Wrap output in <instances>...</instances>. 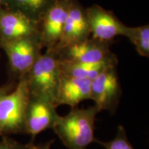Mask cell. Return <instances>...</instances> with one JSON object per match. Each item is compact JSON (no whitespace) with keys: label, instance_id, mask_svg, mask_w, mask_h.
Instances as JSON below:
<instances>
[{"label":"cell","instance_id":"20","mask_svg":"<svg viewBox=\"0 0 149 149\" xmlns=\"http://www.w3.org/2000/svg\"><path fill=\"white\" fill-rule=\"evenodd\" d=\"M5 8L4 0H0V11Z\"/></svg>","mask_w":149,"mask_h":149},{"label":"cell","instance_id":"13","mask_svg":"<svg viewBox=\"0 0 149 149\" xmlns=\"http://www.w3.org/2000/svg\"><path fill=\"white\" fill-rule=\"evenodd\" d=\"M117 62L116 56L97 63L74 62L60 59V67L62 74L93 81L107 68L117 65Z\"/></svg>","mask_w":149,"mask_h":149},{"label":"cell","instance_id":"7","mask_svg":"<svg viewBox=\"0 0 149 149\" xmlns=\"http://www.w3.org/2000/svg\"><path fill=\"white\" fill-rule=\"evenodd\" d=\"M91 37L102 42H113L115 37L122 35L126 26L111 11L99 5L86 8Z\"/></svg>","mask_w":149,"mask_h":149},{"label":"cell","instance_id":"8","mask_svg":"<svg viewBox=\"0 0 149 149\" xmlns=\"http://www.w3.org/2000/svg\"><path fill=\"white\" fill-rule=\"evenodd\" d=\"M71 0H55L40 23V36L46 49H55L62 35Z\"/></svg>","mask_w":149,"mask_h":149},{"label":"cell","instance_id":"15","mask_svg":"<svg viewBox=\"0 0 149 149\" xmlns=\"http://www.w3.org/2000/svg\"><path fill=\"white\" fill-rule=\"evenodd\" d=\"M123 36H125L135 46L136 51L141 57L149 56V26L148 25L137 27L126 26Z\"/></svg>","mask_w":149,"mask_h":149},{"label":"cell","instance_id":"6","mask_svg":"<svg viewBox=\"0 0 149 149\" xmlns=\"http://www.w3.org/2000/svg\"><path fill=\"white\" fill-rule=\"evenodd\" d=\"M59 115L51 102L31 95L25 115L26 133L31 136V141H35L42 132L53 128Z\"/></svg>","mask_w":149,"mask_h":149},{"label":"cell","instance_id":"18","mask_svg":"<svg viewBox=\"0 0 149 149\" xmlns=\"http://www.w3.org/2000/svg\"><path fill=\"white\" fill-rule=\"evenodd\" d=\"M55 141L54 139H51L48 142L44 143V144H35V141H31L29 143H28V149H51L52 144Z\"/></svg>","mask_w":149,"mask_h":149},{"label":"cell","instance_id":"12","mask_svg":"<svg viewBox=\"0 0 149 149\" xmlns=\"http://www.w3.org/2000/svg\"><path fill=\"white\" fill-rule=\"evenodd\" d=\"M91 81L61 74L56 97L57 107L67 105L72 109L77 107L80 102L91 100Z\"/></svg>","mask_w":149,"mask_h":149},{"label":"cell","instance_id":"3","mask_svg":"<svg viewBox=\"0 0 149 149\" xmlns=\"http://www.w3.org/2000/svg\"><path fill=\"white\" fill-rule=\"evenodd\" d=\"M31 93L25 76L0 97V137L26 133L25 115Z\"/></svg>","mask_w":149,"mask_h":149},{"label":"cell","instance_id":"5","mask_svg":"<svg viewBox=\"0 0 149 149\" xmlns=\"http://www.w3.org/2000/svg\"><path fill=\"white\" fill-rule=\"evenodd\" d=\"M113 65L102 71L91 81V100H93L99 111H107L115 114L122 96V88Z\"/></svg>","mask_w":149,"mask_h":149},{"label":"cell","instance_id":"17","mask_svg":"<svg viewBox=\"0 0 149 149\" xmlns=\"http://www.w3.org/2000/svg\"><path fill=\"white\" fill-rule=\"evenodd\" d=\"M29 144H24L8 136L0 137V149H28Z\"/></svg>","mask_w":149,"mask_h":149},{"label":"cell","instance_id":"4","mask_svg":"<svg viewBox=\"0 0 149 149\" xmlns=\"http://www.w3.org/2000/svg\"><path fill=\"white\" fill-rule=\"evenodd\" d=\"M44 48L40 34L18 40L0 42V48L6 53L13 81L17 82L28 73L34 63L42 55Z\"/></svg>","mask_w":149,"mask_h":149},{"label":"cell","instance_id":"2","mask_svg":"<svg viewBox=\"0 0 149 149\" xmlns=\"http://www.w3.org/2000/svg\"><path fill=\"white\" fill-rule=\"evenodd\" d=\"M61 76L60 59L54 49H46L25 75L31 96L44 98L56 106Z\"/></svg>","mask_w":149,"mask_h":149},{"label":"cell","instance_id":"9","mask_svg":"<svg viewBox=\"0 0 149 149\" xmlns=\"http://www.w3.org/2000/svg\"><path fill=\"white\" fill-rule=\"evenodd\" d=\"M112 43L102 42L90 37L84 42L66 46L57 52L61 60L97 63L115 56L110 51Z\"/></svg>","mask_w":149,"mask_h":149},{"label":"cell","instance_id":"19","mask_svg":"<svg viewBox=\"0 0 149 149\" xmlns=\"http://www.w3.org/2000/svg\"><path fill=\"white\" fill-rule=\"evenodd\" d=\"M17 82H15V81H10V82L7 83L0 86V97L3 95L6 94V93L12 91L15 86Z\"/></svg>","mask_w":149,"mask_h":149},{"label":"cell","instance_id":"1","mask_svg":"<svg viewBox=\"0 0 149 149\" xmlns=\"http://www.w3.org/2000/svg\"><path fill=\"white\" fill-rule=\"evenodd\" d=\"M99 112L96 105L72 108L65 116L59 115L52 129L68 149H87L96 139L95 123Z\"/></svg>","mask_w":149,"mask_h":149},{"label":"cell","instance_id":"14","mask_svg":"<svg viewBox=\"0 0 149 149\" xmlns=\"http://www.w3.org/2000/svg\"><path fill=\"white\" fill-rule=\"evenodd\" d=\"M55 0H4L5 8L19 11L40 24Z\"/></svg>","mask_w":149,"mask_h":149},{"label":"cell","instance_id":"10","mask_svg":"<svg viewBox=\"0 0 149 149\" xmlns=\"http://www.w3.org/2000/svg\"><path fill=\"white\" fill-rule=\"evenodd\" d=\"M91 37L86 9L77 0H71L62 35L55 49L58 51L66 46L84 42Z\"/></svg>","mask_w":149,"mask_h":149},{"label":"cell","instance_id":"16","mask_svg":"<svg viewBox=\"0 0 149 149\" xmlns=\"http://www.w3.org/2000/svg\"><path fill=\"white\" fill-rule=\"evenodd\" d=\"M95 142L102 145L105 149H135L128 140L125 128L122 125L117 127V135L113 139L109 141H102L95 139Z\"/></svg>","mask_w":149,"mask_h":149},{"label":"cell","instance_id":"11","mask_svg":"<svg viewBox=\"0 0 149 149\" xmlns=\"http://www.w3.org/2000/svg\"><path fill=\"white\" fill-rule=\"evenodd\" d=\"M40 34V24L19 11H0V42H7Z\"/></svg>","mask_w":149,"mask_h":149}]
</instances>
